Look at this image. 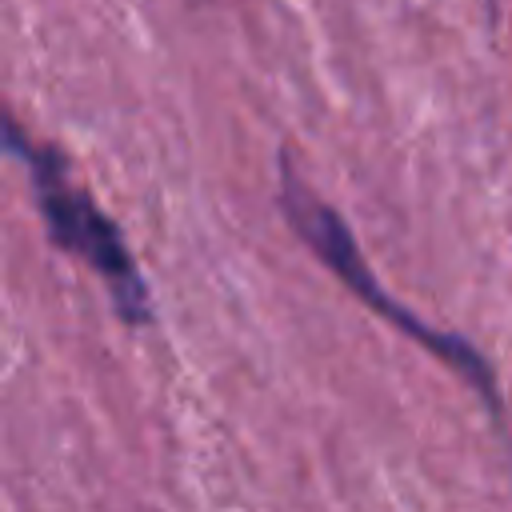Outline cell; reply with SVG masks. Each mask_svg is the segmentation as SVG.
Listing matches in <instances>:
<instances>
[{
  "label": "cell",
  "instance_id": "cell-1",
  "mask_svg": "<svg viewBox=\"0 0 512 512\" xmlns=\"http://www.w3.org/2000/svg\"><path fill=\"white\" fill-rule=\"evenodd\" d=\"M276 200H280V212H284V220L292 224V232L316 252V260H320L360 304H368L376 316H384V320H388L392 328H400L408 340L424 344L436 360H444L464 384H472V388L484 396L488 408H500L496 376H492V364L484 360V352H480L476 344H468L464 336H456V332H444V328L424 324L412 308H404L400 300H392V296L380 288V280L372 276V268H368V260H364V252H360V244H356V236H352L348 224L340 220V212H336L332 204H324V200L304 184V176L296 172V164H292L288 156H280V192H276Z\"/></svg>",
  "mask_w": 512,
  "mask_h": 512
},
{
  "label": "cell",
  "instance_id": "cell-2",
  "mask_svg": "<svg viewBox=\"0 0 512 512\" xmlns=\"http://www.w3.org/2000/svg\"><path fill=\"white\" fill-rule=\"evenodd\" d=\"M4 140H8V152H16L20 164L28 168L32 196H36V208L44 216V228H48L52 244L72 252V256H80L92 272H100V280L108 284V296H112V304H116L124 324H148L152 320L148 284H144V276H140L120 228L76 184L68 160L48 144L28 140L24 128L12 116L4 120Z\"/></svg>",
  "mask_w": 512,
  "mask_h": 512
}]
</instances>
